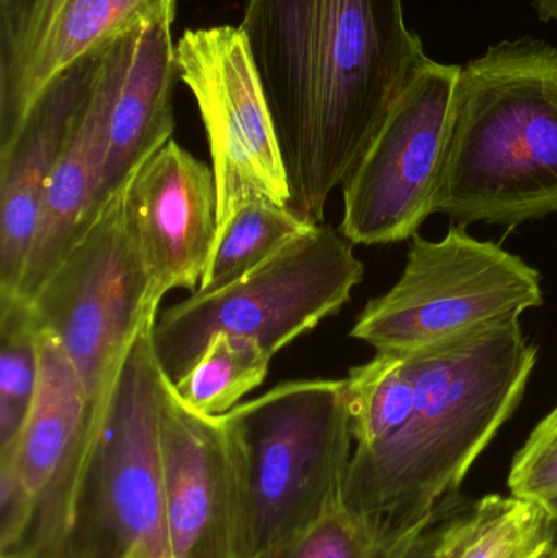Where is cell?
I'll return each instance as SVG.
<instances>
[{
    "instance_id": "cell-27",
    "label": "cell",
    "mask_w": 557,
    "mask_h": 558,
    "mask_svg": "<svg viewBox=\"0 0 557 558\" xmlns=\"http://www.w3.org/2000/svg\"><path fill=\"white\" fill-rule=\"evenodd\" d=\"M536 13L543 22H557V0H533Z\"/></svg>"
},
{
    "instance_id": "cell-15",
    "label": "cell",
    "mask_w": 557,
    "mask_h": 558,
    "mask_svg": "<svg viewBox=\"0 0 557 558\" xmlns=\"http://www.w3.org/2000/svg\"><path fill=\"white\" fill-rule=\"evenodd\" d=\"M160 439L172 558H232L228 464L219 416L190 410L169 377Z\"/></svg>"
},
{
    "instance_id": "cell-13",
    "label": "cell",
    "mask_w": 557,
    "mask_h": 558,
    "mask_svg": "<svg viewBox=\"0 0 557 558\" xmlns=\"http://www.w3.org/2000/svg\"><path fill=\"white\" fill-rule=\"evenodd\" d=\"M137 29L121 36L101 52L87 104L43 196L25 270L19 291L13 294L23 301L29 302L35 298L43 282L56 270L100 208L110 147L111 113Z\"/></svg>"
},
{
    "instance_id": "cell-6",
    "label": "cell",
    "mask_w": 557,
    "mask_h": 558,
    "mask_svg": "<svg viewBox=\"0 0 557 558\" xmlns=\"http://www.w3.org/2000/svg\"><path fill=\"white\" fill-rule=\"evenodd\" d=\"M363 274L352 242L340 229L313 226L226 288L193 292L159 312L153 328L157 361L175 384L218 333L254 338L274 357L339 312Z\"/></svg>"
},
{
    "instance_id": "cell-14",
    "label": "cell",
    "mask_w": 557,
    "mask_h": 558,
    "mask_svg": "<svg viewBox=\"0 0 557 558\" xmlns=\"http://www.w3.org/2000/svg\"><path fill=\"white\" fill-rule=\"evenodd\" d=\"M104 49L56 78L0 149V295L19 291L46 186L87 104Z\"/></svg>"
},
{
    "instance_id": "cell-22",
    "label": "cell",
    "mask_w": 557,
    "mask_h": 558,
    "mask_svg": "<svg viewBox=\"0 0 557 558\" xmlns=\"http://www.w3.org/2000/svg\"><path fill=\"white\" fill-rule=\"evenodd\" d=\"M555 541L548 505L506 497L461 558H542Z\"/></svg>"
},
{
    "instance_id": "cell-28",
    "label": "cell",
    "mask_w": 557,
    "mask_h": 558,
    "mask_svg": "<svg viewBox=\"0 0 557 558\" xmlns=\"http://www.w3.org/2000/svg\"><path fill=\"white\" fill-rule=\"evenodd\" d=\"M542 558H557V537L555 543H553V546L549 547L548 550H546L545 556Z\"/></svg>"
},
{
    "instance_id": "cell-9",
    "label": "cell",
    "mask_w": 557,
    "mask_h": 558,
    "mask_svg": "<svg viewBox=\"0 0 557 558\" xmlns=\"http://www.w3.org/2000/svg\"><path fill=\"white\" fill-rule=\"evenodd\" d=\"M101 413L61 341L41 330L35 399L0 452V558L61 556Z\"/></svg>"
},
{
    "instance_id": "cell-25",
    "label": "cell",
    "mask_w": 557,
    "mask_h": 558,
    "mask_svg": "<svg viewBox=\"0 0 557 558\" xmlns=\"http://www.w3.org/2000/svg\"><path fill=\"white\" fill-rule=\"evenodd\" d=\"M509 488L510 497L520 500L543 505L557 501V407L517 452Z\"/></svg>"
},
{
    "instance_id": "cell-20",
    "label": "cell",
    "mask_w": 557,
    "mask_h": 558,
    "mask_svg": "<svg viewBox=\"0 0 557 558\" xmlns=\"http://www.w3.org/2000/svg\"><path fill=\"white\" fill-rule=\"evenodd\" d=\"M346 380L355 449L373 448L408 422L415 400V376L408 353L376 351Z\"/></svg>"
},
{
    "instance_id": "cell-21",
    "label": "cell",
    "mask_w": 557,
    "mask_h": 558,
    "mask_svg": "<svg viewBox=\"0 0 557 558\" xmlns=\"http://www.w3.org/2000/svg\"><path fill=\"white\" fill-rule=\"evenodd\" d=\"M39 333L28 302L0 295V452L15 445L35 399Z\"/></svg>"
},
{
    "instance_id": "cell-2",
    "label": "cell",
    "mask_w": 557,
    "mask_h": 558,
    "mask_svg": "<svg viewBox=\"0 0 557 558\" xmlns=\"http://www.w3.org/2000/svg\"><path fill=\"white\" fill-rule=\"evenodd\" d=\"M408 354L411 416L386 441L353 449L342 495L391 556L463 501L468 472L522 402L538 348L509 318Z\"/></svg>"
},
{
    "instance_id": "cell-12",
    "label": "cell",
    "mask_w": 557,
    "mask_h": 558,
    "mask_svg": "<svg viewBox=\"0 0 557 558\" xmlns=\"http://www.w3.org/2000/svg\"><path fill=\"white\" fill-rule=\"evenodd\" d=\"M124 206L154 298L162 301L173 289L193 294L218 238L213 167L170 140L124 182Z\"/></svg>"
},
{
    "instance_id": "cell-1",
    "label": "cell",
    "mask_w": 557,
    "mask_h": 558,
    "mask_svg": "<svg viewBox=\"0 0 557 558\" xmlns=\"http://www.w3.org/2000/svg\"><path fill=\"white\" fill-rule=\"evenodd\" d=\"M241 29L280 144L291 206L323 225L427 62L402 0H247Z\"/></svg>"
},
{
    "instance_id": "cell-5",
    "label": "cell",
    "mask_w": 557,
    "mask_h": 558,
    "mask_svg": "<svg viewBox=\"0 0 557 558\" xmlns=\"http://www.w3.org/2000/svg\"><path fill=\"white\" fill-rule=\"evenodd\" d=\"M147 318L114 380L95 433L59 558H172L164 498L167 376Z\"/></svg>"
},
{
    "instance_id": "cell-23",
    "label": "cell",
    "mask_w": 557,
    "mask_h": 558,
    "mask_svg": "<svg viewBox=\"0 0 557 558\" xmlns=\"http://www.w3.org/2000/svg\"><path fill=\"white\" fill-rule=\"evenodd\" d=\"M398 556V554H396ZM346 510L332 511L303 533L254 558H395Z\"/></svg>"
},
{
    "instance_id": "cell-29",
    "label": "cell",
    "mask_w": 557,
    "mask_h": 558,
    "mask_svg": "<svg viewBox=\"0 0 557 558\" xmlns=\"http://www.w3.org/2000/svg\"><path fill=\"white\" fill-rule=\"evenodd\" d=\"M549 511H552L553 520H555L556 537H557V501L548 505Z\"/></svg>"
},
{
    "instance_id": "cell-16",
    "label": "cell",
    "mask_w": 557,
    "mask_h": 558,
    "mask_svg": "<svg viewBox=\"0 0 557 558\" xmlns=\"http://www.w3.org/2000/svg\"><path fill=\"white\" fill-rule=\"evenodd\" d=\"M175 9L177 0H64L25 58L0 77V149L56 78Z\"/></svg>"
},
{
    "instance_id": "cell-7",
    "label": "cell",
    "mask_w": 557,
    "mask_h": 558,
    "mask_svg": "<svg viewBox=\"0 0 557 558\" xmlns=\"http://www.w3.org/2000/svg\"><path fill=\"white\" fill-rule=\"evenodd\" d=\"M28 304L104 412L134 338L160 305L128 222L124 183L101 203Z\"/></svg>"
},
{
    "instance_id": "cell-18",
    "label": "cell",
    "mask_w": 557,
    "mask_h": 558,
    "mask_svg": "<svg viewBox=\"0 0 557 558\" xmlns=\"http://www.w3.org/2000/svg\"><path fill=\"white\" fill-rule=\"evenodd\" d=\"M291 205L252 199L239 206L218 229L215 251L195 292L211 294L274 257L313 228Z\"/></svg>"
},
{
    "instance_id": "cell-26",
    "label": "cell",
    "mask_w": 557,
    "mask_h": 558,
    "mask_svg": "<svg viewBox=\"0 0 557 558\" xmlns=\"http://www.w3.org/2000/svg\"><path fill=\"white\" fill-rule=\"evenodd\" d=\"M64 0H0V77L38 41Z\"/></svg>"
},
{
    "instance_id": "cell-11",
    "label": "cell",
    "mask_w": 557,
    "mask_h": 558,
    "mask_svg": "<svg viewBox=\"0 0 557 558\" xmlns=\"http://www.w3.org/2000/svg\"><path fill=\"white\" fill-rule=\"evenodd\" d=\"M175 56L208 137L219 226L252 199L291 205L270 108L241 26L186 29Z\"/></svg>"
},
{
    "instance_id": "cell-17",
    "label": "cell",
    "mask_w": 557,
    "mask_h": 558,
    "mask_svg": "<svg viewBox=\"0 0 557 558\" xmlns=\"http://www.w3.org/2000/svg\"><path fill=\"white\" fill-rule=\"evenodd\" d=\"M175 15L141 26L134 36L110 124L101 203L164 144L173 140V87L179 78L172 25Z\"/></svg>"
},
{
    "instance_id": "cell-24",
    "label": "cell",
    "mask_w": 557,
    "mask_h": 558,
    "mask_svg": "<svg viewBox=\"0 0 557 558\" xmlns=\"http://www.w3.org/2000/svg\"><path fill=\"white\" fill-rule=\"evenodd\" d=\"M504 501L506 497L499 495L461 501L450 513L428 524L395 558H461Z\"/></svg>"
},
{
    "instance_id": "cell-8",
    "label": "cell",
    "mask_w": 557,
    "mask_h": 558,
    "mask_svg": "<svg viewBox=\"0 0 557 558\" xmlns=\"http://www.w3.org/2000/svg\"><path fill=\"white\" fill-rule=\"evenodd\" d=\"M542 302L538 271L499 245L463 228L438 242L414 234L398 284L366 304L350 337L376 351L414 353L520 318Z\"/></svg>"
},
{
    "instance_id": "cell-4",
    "label": "cell",
    "mask_w": 557,
    "mask_h": 558,
    "mask_svg": "<svg viewBox=\"0 0 557 558\" xmlns=\"http://www.w3.org/2000/svg\"><path fill=\"white\" fill-rule=\"evenodd\" d=\"M232 558H254L342 508L352 461L346 380L280 384L219 416Z\"/></svg>"
},
{
    "instance_id": "cell-30",
    "label": "cell",
    "mask_w": 557,
    "mask_h": 558,
    "mask_svg": "<svg viewBox=\"0 0 557 558\" xmlns=\"http://www.w3.org/2000/svg\"><path fill=\"white\" fill-rule=\"evenodd\" d=\"M5 558H15V557H5Z\"/></svg>"
},
{
    "instance_id": "cell-10",
    "label": "cell",
    "mask_w": 557,
    "mask_h": 558,
    "mask_svg": "<svg viewBox=\"0 0 557 558\" xmlns=\"http://www.w3.org/2000/svg\"><path fill=\"white\" fill-rule=\"evenodd\" d=\"M460 69L428 58L343 183L353 245L408 241L434 215Z\"/></svg>"
},
{
    "instance_id": "cell-19",
    "label": "cell",
    "mask_w": 557,
    "mask_h": 558,
    "mask_svg": "<svg viewBox=\"0 0 557 558\" xmlns=\"http://www.w3.org/2000/svg\"><path fill=\"white\" fill-rule=\"evenodd\" d=\"M270 361V354L254 338L218 333L189 373L172 383L173 390L193 412L222 416L264 384Z\"/></svg>"
},
{
    "instance_id": "cell-3",
    "label": "cell",
    "mask_w": 557,
    "mask_h": 558,
    "mask_svg": "<svg viewBox=\"0 0 557 558\" xmlns=\"http://www.w3.org/2000/svg\"><path fill=\"white\" fill-rule=\"evenodd\" d=\"M435 213L464 226L556 215V46L506 39L461 65Z\"/></svg>"
}]
</instances>
